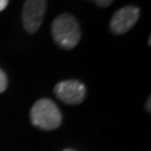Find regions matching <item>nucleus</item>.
Instances as JSON below:
<instances>
[{
	"label": "nucleus",
	"instance_id": "3",
	"mask_svg": "<svg viewBox=\"0 0 151 151\" xmlns=\"http://www.w3.org/2000/svg\"><path fill=\"white\" fill-rule=\"evenodd\" d=\"M47 0H25L23 6V25L28 33H35L42 25Z\"/></svg>",
	"mask_w": 151,
	"mask_h": 151
},
{
	"label": "nucleus",
	"instance_id": "5",
	"mask_svg": "<svg viewBox=\"0 0 151 151\" xmlns=\"http://www.w3.org/2000/svg\"><path fill=\"white\" fill-rule=\"evenodd\" d=\"M139 18H140L139 8L132 6V5L124 6L113 14L110 28L112 33H115V34H119V35L125 34L136 24Z\"/></svg>",
	"mask_w": 151,
	"mask_h": 151
},
{
	"label": "nucleus",
	"instance_id": "7",
	"mask_svg": "<svg viewBox=\"0 0 151 151\" xmlns=\"http://www.w3.org/2000/svg\"><path fill=\"white\" fill-rule=\"evenodd\" d=\"M91 1H93L96 5L101 6V8H106V6H110L113 0H91Z\"/></svg>",
	"mask_w": 151,
	"mask_h": 151
},
{
	"label": "nucleus",
	"instance_id": "8",
	"mask_svg": "<svg viewBox=\"0 0 151 151\" xmlns=\"http://www.w3.org/2000/svg\"><path fill=\"white\" fill-rule=\"evenodd\" d=\"M8 3H9V0H0V12H3L6 8Z\"/></svg>",
	"mask_w": 151,
	"mask_h": 151
},
{
	"label": "nucleus",
	"instance_id": "10",
	"mask_svg": "<svg viewBox=\"0 0 151 151\" xmlns=\"http://www.w3.org/2000/svg\"><path fill=\"white\" fill-rule=\"evenodd\" d=\"M63 151H76V150H72V149H65V150H63Z\"/></svg>",
	"mask_w": 151,
	"mask_h": 151
},
{
	"label": "nucleus",
	"instance_id": "6",
	"mask_svg": "<svg viewBox=\"0 0 151 151\" xmlns=\"http://www.w3.org/2000/svg\"><path fill=\"white\" fill-rule=\"evenodd\" d=\"M8 87V78L3 69H0V93H3Z\"/></svg>",
	"mask_w": 151,
	"mask_h": 151
},
{
	"label": "nucleus",
	"instance_id": "4",
	"mask_svg": "<svg viewBox=\"0 0 151 151\" xmlns=\"http://www.w3.org/2000/svg\"><path fill=\"white\" fill-rule=\"evenodd\" d=\"M54 93L67 105H79L86 97V86L74 79L62 81L55 84Z\"/></svg>",
	"mask_w": 151,
	"mask_h": 151
},
{
	"label": "nucleus",
	"instance_id": "9",
	"mask_svg": "<svg viewBox=\"0 0 151 151\" xmlns=\"http://www.w3.org/2000/svg\"><path fill=\"white\" fill-rule=\"evenodd\" d=\"M147 111H150V98L147 100Z\"/></svg>",
	"mask_w": 151,
	"mask_h": 151
},
{
	"label": "nucleus",
	"instance_id": "1",
	"mask_svg": "<svg viewBox=\"0 0 151 151\" xmlns=\"http://www.w3.org/2000/svg\"><path fill=\"white\" fill-rule=\"evenodd\" d=\"M52 35L55 43L62 48H74L81 39V29L78 22L70 14H60L53 20Z\"/></svg>",
	"mask_w": 151,
	"mask_h": 151
},
{
	"label": "nucleus",
	"instance_id": "2",
	"mask_svg": "<svg viewBox=\"0 0 151 151\" xmlns=\"http://www.w3.org/2000/svg\"><path fill=\"white\" fill-rule=\"evenodd\" d=\"M32 124L39 127L42 130H55L62 124V113L58 106L49 100V98H42L37 101L32 107L30 111Z\"/></svg>",
	"mask_w": 151,
	"mask_h": 151
}]
</instances>
